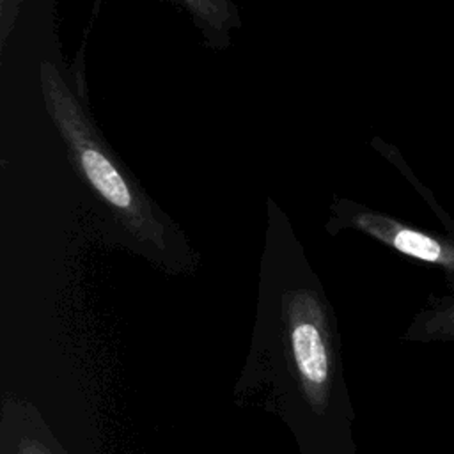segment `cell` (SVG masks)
<instances>
[{
  "instance_id": "1",
  "label": "cell",
  "mask_w": 454,
  "mask_h": 454,
  "mask_svg": "<svg viewBox=\"0 0 454 454\" xmlns=\"http://www.w3.org/2000/svg\"><path fill=\"white\" fill-rule=\"evenodd\" d=\"M41 80L48 110L90 186L124 216L131 231L160 241L161 229L158 222L153 220L128 179L94 137L87 119H83L71 92L50 62L41 64Z\"/></svg>"
},
{
  "instance_id": "2",
  "label": "cell",
  "mask_w": 454,
  "mask_h": 454,
  "mask_svg": "<svg viewBox=\"0 0 454 454\" xmlns=\"http://www.w3.org/2000/svg\"><path fill=\"white\" fill-rule=\"evenodd\" d=\"M291 351L309 403L323 410L328 401L332 360L325 317L310 293H294L287 301Z\"/></svg>"
},
{
  "instance_id": "3",
  "label": "cell",
  "mask_w": 454,
  "mask_h": 454,
  "mask_svg": "<svg viewBox=\"0 0 454 454\" xmlns=\"http://www.w3.org/2000/svg\"><path fill=\"white\" fill-rule=\"evenodd\" d=\"M392 243L397 250L424 261H436L440 257V245L434 239L415 231H408V229L397 231L392 238Z\"/></svg>"
},
{
  "instance_id": "4",
  "label": "cell",
  "mask_w": 454,
  "mask_h": 454,
  "mask_svg": "<svg viewBox=\"0 0 454 454\" xmlns=\"http://www.w3.org/2000/svg\"><path fill=\"white\" fill-rule=\"evenodd\" d=\"M18 454H53V452L34 438H23L18 443Z\"/></svg>"
}]
</instances>
